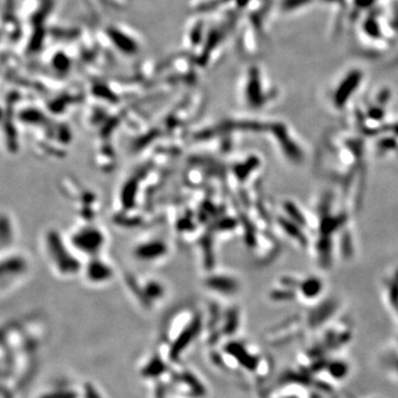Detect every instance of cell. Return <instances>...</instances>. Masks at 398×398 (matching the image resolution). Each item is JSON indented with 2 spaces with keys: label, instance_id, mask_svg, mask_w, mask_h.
Listing matches in <instances>:
<instances>
[{
  "label": "cell",
  "instance_id": "cell-1",
  "mask_svg": "<svg viewBox=\"0 0 398 398\" xmlns=\"http://www.w3.org/2000/svg\"><path fill=\"white\" fill-rule=\"evenodd\" d=\"M109 37L114 46L119 49L128 52V55H134V52L137 51L139 48L137 39L131 36V33L121 31L119 28H112L109 31Z\"/></svg>",
  "mask_w": 398,
  "mask_h": 398
},
{
  "label": "cell",
  "instance_id": "cell-2",
  "mask_svg": "<svg viewBox=\"0 0 398 398\" xmlns=\"http://www.w3.org/2000/svg\"><path fill=\"white\" fill-rule=\"evenodd\" d=\"M202 29H204V25H202V20H196L191 26V29L187 33V41L186 42H187V44L191 49L198 46L199 42L202 41Z\"/></svg>",
  "mask_w": 398,
  "mask_h": 398
},
{
  "label": "cell",
  "instance_id": "cell-3",
  "mask_svg": "<svg viewBox=\"0 0 398 398\" xmlns=\"http://www.w3.org/2000/svg\"><path fill=\"white\" fill-rule=\"evenodd\" d=\"M302 291L306 297H314L321 290V281L315 278H310L302 282Z\"/></svg>",
  "mask_w": 398,
  "mask_h": 398
},
{
  "label": "cell",
  "instance_id": "cell-4",
  "mask_svg": "<svg viewBox=\"0 0 398 398\" xmlns=\"http://www.w3.org/2000/svg\"><path fill=\"white\" fill-rule=\"evenodd\" d=\"M280 225L282 228L286 230V232L289 234L292 237L295 238V239L299 240L301 243H306V240L304 235L300 230H297V227L295 224H292L290 221L286 220V219H280Z\"/></svg>",
  "mask_w": 398,
  "mask_h": 398
},
{
  "label": "cell",
  "instance_id": "cell-5",
  "mask_svg": "<svg viewBox=\"0 0 398 398\" xmlns=\"http://www.w3.org/2000/svg\"><path fill=\"white\" fill-rule=\"evenodd\" d=\"M286 213L289 214L290 217H291L295 223L301 225L306 224V219L303 217L302 214L297 210V208L295 207V205L292 204V202H286Z\"/></svg>",
  "mask_w": 398,
  "mask_h": 398
},
{
  "label": "cell",
  "instance_id": "cell-6",
  "mask_svg": "<svg viewBox=\"0 0 398 398\" xmlns=\"http://www.w3.org/2000/svg\"><path fill=\"white\" fill-rule=\"evenodd\" d=\"M392 297H393L394 300L397 299L398 297V272L396 273L395 279H394L393 282H392Z\"/></svg>",
  "mask_w": 398,
  "mask_h": 398
},
{
  "label": "cell",
  "instance_id": "cell-7",
  "mask_svg": "<svg viewBox=\"0 0 398 398\" xmlns=\"http://www.w3.org/2000/svg\"><path fill=\"white\" fill-rule=\"evenodd\" d=\"M382 146H386V148H393V146H395V142H394L393 139H385L384 142H382Z\"/></svg>",
  "mask_w": 398,
  "mask_h": 398
}]
</instances>
